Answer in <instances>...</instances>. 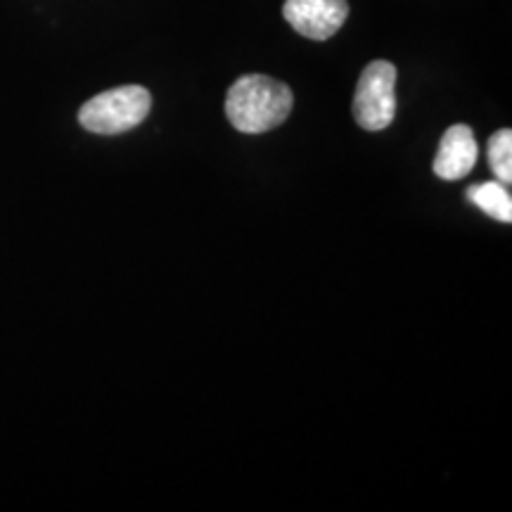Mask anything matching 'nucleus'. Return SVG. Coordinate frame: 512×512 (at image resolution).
I'll list each match as a JSON object with an SVG mask.
<instances>
[{"instance_id":"5","label":"nucleus","mask_w":512,"mask_h":512,"mask_svg":"<svg viewBox=\"0 0 512 512\" xmlns=\"http://www.w3.org/2000/svg\"><path fill=\"white\" fill-rule=\"evenodd\" d=\"M479 159V145L470 126L456 124L441 136L439 155L434 159V174L441 181H460L475 169Z\"/></svg>"},{"instance_id":"2","label":"nucleus","mask_w":512,"mask_h":512,"mask_svg":"<svg viewBox=\"0 0 512 512\" xmlns=\"http://www.w3.org/2000/svg\"><path fill=\"white\" fill-rule=\"evenodd\" d=\"M152 98L143 86H119L95 95L81 107L79 124L98 136H119L143 124Z\"/></svg>"},{"instance_id":"4","label":"nucleus","mask_w":512,"mask_h":512,"mask_svg":"<svg viewBox=\"0 0 512 512\" xmlns=\"http://www.w3.org/2000/svg\"><path fill=\"white\" fill-rule=\"evenodd\" d=\"M287 24L311 41H328L349 17L347 0H287Z\"/></svg>"},{"instance_id":"3","label":"nucleus","mask_w":512,"mask_h":512,"mask_svg":"<svg viewBox=\"0 0 512 512\" xmlns=\"http://www.w3.org/2000/svg\"><path fill=\"white\" fill-rule=\"evenodd\" d=\"M396 67L387 60H375L363 69L354 95V117L366 131H384L396 114Z\"/></svg>"},{"instance_id":"6","label":"nucleus","mask_w":512,"mask_h":512,"mask_svg":"<svg viewBox=\"0 0 512 512\" xmlns=\"http://www.w3.org/2000/svg\"><path fill=\"white\" fill-rule=\"evenodd\" d=\"M465 197L467 202H472L489 216H494L496 221L512 223V197L508 185L503 181H486L470 185Z\"/></svg>"},{"instance_id":"7","label":"nucleus","mask_w":512,"mask_h":512,"mask_svg":"<svg viewBox=\"0 0 512 512\" xmlns=\"http://www.w3.org/2000/svg\"><path fill=\"white\" fill-rule=\"evenodd\" d=\"M489 166L494 171L498 181L505 185L512 183V131L503 128L496 131L489 140Z\"/></svg>"},{"instance_id":"1","label":"nucleus","mask_w":512,"mask_h":512,"mask_svg":"<svg viewBox=\"0 0 512 512\" xmlns=\"http://www.w3.org/2000/svg\"><path fill=\"white\" fill-rule=\"evenodd\" d=\"M292 105L294 95L287 83L264 74H247L230 86L226 117L235 131L256 136L285 124Z\"/></svg>"}]
</instances>
